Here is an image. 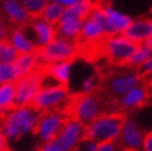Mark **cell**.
<instances>
[{
    "label": "cell",
    "mask_w": 152,
    "mask_h": 151,
    "mask_svg": "<svg viewBox=\"0 0 152 151\" xmlns=\"http://www.w3.org/2000/svg\"><path fill=\"white\" fill-rule=\"evenodd\" d=\"M137 70L139 71V73L141 75L143 80L150 78L152 76V55L150 56Z\"/></svg>",
    "instance_id": "29"
},
{
    "label": "cell",
    "mask_w": 152,
    "mask_h": 151,
    "mask_svg": "<svg viewBox=\"0 0 152 151\" xmlns=\"http://www.w3.org/2000/svg\"><path fill=\"white\" fill-rule=\"evenodd\" d=\"M139 44L123 35H113L105 37L100 42L99 49L102 55L108 58L109 62L114 66H125L129 57L137 50Z\"/></svg>",
    "instance_id": "4"
},
{
    "label": "cell",
    "mask_w": 152,
    "mask_h": 151,
    "mask_svg": "<svg viewBox=\"0 0 152 151\" xmlns=\"http://www.w3.org/2000/svg\"><path fill=\"white\" fill-rule=\"evenodd\" d=\"M143 81L146 82L147 84L149 85V87L152 90V76L150 77V78H148V79H146V80H143Z\"/></svg>",
    "instance_id": "38"
},
{
    "label": "cell",
    "mask_w": 152,
    "mask_h": 151,
    "mask_svg": "<svg viewBox=\"0 0 152 151\" xmlns=\"http://www.w3.org/2000/svg\"><path fill=\"white\" fill-rule=\"evenodd\" d=\"M22 77L20 69L15 63H0V85L7 83H15Z\"/></svg>",
    "instance_id": "23"
},
{
    "label": "cell",
    "mask_w": 152,
    "mask_h": 151,
    "mask_svg": "<svg viewBox=\"0 0 152 151\" xmlns=\"http://www.w3.org/2000/svg\"><path fill=\"white\" fill-rule=\"evenodd\" d=\"M109 98L98 91L94 93H78L71 95L70 100L64 112L68 117L75 118L84 125L90 124L108 111Z\"/></svg>",
    "instance_id": "2"
},
{
    "label": "cell",
    "mask_w": 152,
    "mask_h": 151,
    "mask_svg": "<svg viewBox=\"0 0 152 151\" xmlns=\"http://www.w3.org/2000/svg\"><path fill=\"white\" fill-rule=\"evenodd\" d=\"M122 35L135 43H145V41L152 37V18H142L132 21Z\"/></svg>",
    "instance_id": "14"
},
{
    "label": "cell",
    "mask_w": 152,
    "mask_h": 151,
    "mask_svg": "<svg viewBox=\"0 0 152 151\" xmlns=\"http://www.w3.org/2000/svg\"><path fill=\"white\" fill-rule=\"evenodd\" d=\"M83 20H72L66 22H58L56 25V34L57 37H61L66 40L79 42L81 38L82 28H83Z\"/></svg>",
    "instance_id": "19"
},
{
    "label": "cell",
    "mask_w": 152,
    "mask_h": 151,
    "mask_svg": "<svg viewBox=\"0 0 152 151\" xmlns=\"http://www.w3.org/2000/svg\"><path fill=\"white\" fill-rule=\"evenodd\" d=\"M4 41V40H3ZM3 41H0V63H1V53H2V47H3Z\"/></svg>",
    "instance_id": "39"
},
{
    "label": "cell",
    "mask_w": 152,
    "mask_h": 151,
    "mask_svg": "<svg viewBox=\"0 0 152 151\" xmlns=\"http://www.w3.org/2000/svg\"><path fill=\"white\" fill-rule=\"evenodd\" d=\"M142 81V77L137 69L123 66L122 69L114 71L107 78L105 84L106 95L108 96L109 100L117 102L121 96L139 85Z\"/></svg>",
    "instance_id": "5"
},
{
    "label": "cell",
    "mask_w": 152,
    "mask_h": 151,
    "mask_svg": "<svg viewBox=\"0 0 152 151\" xmlns=\"http://www.w3.org/2000/svg\"><path fill=\"white\" fill-rule=\"evenodd\" d=\"M31 18H39L49 0H20Z\"/></svg>",
    "instance_id": "26"
},
{
    "label": "cell",
    "mask_w": 152,
    "mask_h": 151,
    "mask_svg": "<svg viewBox=\"0 0 152 151\" xmlns=\"http://www.w3.org/2000/svg\"><path fill=\"white\" fill-rule=\"evenodd\" d=\"M150 96H151V90L149 85L142 81L139 85L135 86L127 93L121 96L115 103L118 104L119 109L122 111H131L146 105L147 102H149Z\"/></svg>",
    "instance_id": "12"
},
{
    "label": "cell",
    "mask_w": 152,
    "mask_h": 151,
    "mask_svg": "<svg viewBox=\"0 0 152 151\" xmlns=\"http://www.w3.org/2000/svg\"><path fill=\"white\" fill-rule=\"evenodd\" d=\"M85 125L75 118L68 117L55 139L50 142L54 151H75L84 139Z\"/></svg>",
    "instance_id": "8"
},
{
    "label": "cell",
    "mask_w": 152,
    "mask_h": 151,
    "mask_svg": "<svg viewBox=\"0 0 152 151\" xmlns=\"http://www.w3.org/2000/svg\"><path fill=\"white\" fill-rule=\"evenodd\" d=\"M102 8H104V11L106 12V14L108 16L109 23L111 25L113 35H122L124 30L129 26V24L132 23V18L117 11L111 6H105Z\"/></svg>",
    "instance_id": "20"
},
{
    "label": "cell",
    "mask_w": 152,
    "mask_h": 151,
    "mask_svg": "<svg viewBox=\"0 0 152 151\" xmlns=\"http://www.w3.org/2000/svg\"><path fill=\"white\" fill-rule=\"evenodd\" d=\"M145 44H146V45H147L148 48H149V49H151V50H152V37H151V38H149L148 40L145 41Z\"/></svg>",
    "instance_id": "37"
},
{
    "label": "cell",
    "mask_w": 152,
    "mask_h": 151,
    "mask_svg": "<svg viewBox=\"0 0 152 151\" xmlns=\"http://www.w3.org/2000/svg\"><path fill=\"white\" fill-rule=\"evenodd\" d=\"M140 151H152V131L145 133Z\"/></svg>",
    "instance_id": "31"
},
{
    "label": "cell",
    "mask_w": 152,
    "mask_h": 151,
    "mask_svg": "<svg viewBox=\"0 0 152 151\" xmlns=\"http://www.w3.org/2000/svg\"><path fill=\"white\" fill-rule=\"evenodd\" d=\"M143 137H145V132L141 130L138 123L125 116L122 124L120 138L118 140L120 142L121 148L140 151Z\"/></svg>",
    "instance_id": "11"
},
{
    "label": "cell",
    "mask_w": 152,
    "mask_h": 151,
    "mask_svg": "<svg viewBox=\"0 0 152 151\" xmlns=\"http://www.w3.org/2000/svg\"><path fill=\"white\" fill-rule=\"evenodd\" d=\"M20 53L16 51L13 45L10 43L8 40L3 41L2 47V53H1V61L6 62V63H14L18 58Z\"/></svg>",
    "instance_id": "27"
},
{
    "label": "cell",
    "mask_w": 152,
    "mask_h": 151,
    "mask_svg": "<svg viewBox=\"0 0 152 151\" xmlns=\"http://www.w3.org/2000/svg\"><path fill=\"white\" fill-rule=\"evenodd\" d=\"M121 146L118 141H104L98 144L97 151H119Z\"/></svg>",
    "instance_id": "30"
},
{
    "label": "cell",
    "mask_w": 152,
    "mask_h": 151,
    "mask_svg": "<svg viewBox=\"0 0 152 151\" xmlns=\"http://www.w3.org/2000/svg\"><path fill=\"white\" fill-rule=\"evenodd\" d=\"M15 83L0 85V114L15 106Z\"/></svg>",
    "instance_id": "22"
},
{
    "label": "cell",
    "mask_w": 152,
    "mask_h": 151,
    "mask_svg": "<svg viewBox=\"0 0 152 151\" xmlns=\"http://www.w3.org/2000/svg\"><path fill=\"white\" fill-rule=\"evenodd\" d=\"M3 151H13L12 149H10V148H7L6 150H3Z\"/></svg>",
    "instance_id": "40"
},
{
    "label": "cell",
    "mask_w": 152,
    "mask_h": 151,
    "mask_svg": "<svg viewBox=\"0 0 152 151\" xmlns=\"http://www.w3.org/2000/svg\"><path fill=\"white\" fill-rule=\"evenodd\" d=\"M51 1H54V2H57L59 4L64 7V8H67V7H71L73 4L79 2V0H51Z\"/></svg>",
    "instance_id": "34"
},
{
    "label": "cell",
    "mask_w": 152,
    "mask_h": 151,
    "mask_svg": "<svg viewBox=\"0 0 152 151\" xmlns=\"http://www.w3.org/2000/svg\"><path fill=\"white\" fill-rule=\"evenodd\" d=\"M152 55V50L149 49L146 44H139L137 50L133 53V55L126 63L125 67L132 68V69H138Z\"/></svg>",
    "instance_id": "24"
},
{
    "label": "cell",
    "mask_w": 152,
    "mask_h": 151,
    "mask_svg": "<svg viewBox=\"0 0 152 151\" xmlns=\"http://www.w3.org/2000/svg\"><path fill=\"white\" fill-rule=\"evenodd\" d=\"M8 41L16 49L18 53H32L38 50L35 36L29 25L15 27L10 32Z\"/></svg>",
    "instance_id": "13"
},
{
    "label": "cell",
    "mask_w": 152,
    "mask_h": 151,
    "mask_svg": "<svg viewBox=\"0 0 152 151\" xmlns=\"http://www.w3.org/2000/svg\"><path fill=\"white\" fill-rule=\"evenodd\" d=\"M79 52V43L66 40L61 37H56L50 43L37 50L42 65L64 61H73Z\"/></svg>",
    "instance_id": "7"
},
{
    "label": "cell",
    "mask_w": 152,
    "mask_h": 151,
    "mask_svg": "<svg viewBox=\"0 0 152 151\" xmlns=\"http://www.w3.org/2000/svg\"><path fill=\"white\" fill-rule=\"evenodd\" d=\"M95 6L92 0H79V2L71 7L65 8L59 22L72 20H83L88 18Z\"/></svg>",
    "instance_id": "18"
},
{
    "label": "cell",
    "mask_w": 152,
    "mask_h": 151,
    "mask_svg": "<svg viewBox=\"0 0 152 151\" xmlns=\"http://www.w3.org/2000/svg\"><path fill=\"white\" fill-rule=\"evenodd\" d=\"M8 148V139L7 137L3 135V133L0 131V151L6 150Z\"/></svg>",
    "instance_id": "35"
},
{
    "label": "cell",
    "mask_w": 152,
    "mask_h": 151,
    "mask_svg": "<svg viewBox=\"0 0 152 151\" xmlns=\"http://www.w3.org/2000/svg\"><path fill=\"white\" fill-rule=\"evenodd\" d=\"M43 70L42 67L37 70L22 76L15 82V105L16 106H28L32 105L36 95L41 87Z\"/></svg>",
    "instance_id": "10"
},
{
    "label": "cell",
    "mask_w": 152,
    "mask_h": 151,
    "mask_svg": "<svg viewBox=\"0 0 152 151\" xmlns=\"http://www.w3.org/2000/svg\"><path fill=\"white\" fill-rule=\"evenodd\" d=\"M37 151H54V150H53L51 144L49 142V144H42V146L39 147V149Z\"/></svg>",
    "instance_id": "36"
},
{
    "label": "cell",
    "mask_w": 152,
    "mask_h": 151,
    "mask_svg": "<svg viewBox=\"0 0 152 151\" xmlns=\"http://www.w3.org/2000/svg\"><path fill=\"white\" fill-rule=\"evenodd\" d=\"M9 28H8V25L3 20L0 18V41L3 40H8V37H9Z\"/></svg>",
    "instance_id": "32"
},
{
    "label": "cell",
    "mask_w": 152,
    "mask_h": 151,
    "mask_svg": "<svg viewBox=\"0 0 152 151\" xmlns=\"http://www.w3.org/2000/svg\"><path fill=\"white\" fill-rule=\"evenodd\" d=\"M28 25H29L32 32H34L38 49L47 45L48 43H50L51 41L54 40L57 37L55 25L44 21L40 16L39 18H34Z\"/></svg>",
    "instance_id": "15"
},
{
    "label": "cell",
    "mask_w": 152,
    "mask_h": 151,
    "mask_svg": "<svg viewBox=\"0 0 152 151\" xmlns=\"http://www.w3.org/2000/svg\"><path fill=\"white\" fill-rule=\"evenodd\" d=\"M98 86H99V82H98L97 77L91 75L86 77L85 79H83V81L81 83V92L80 93H94V92L98 91Z\"/></svg>",
    "instance_id": "28"
},
{
    "label": "cell",
    "mask_w": 152,
    "mask_h": 151,
    "mask_svg": "<svg viewBox=\"0 0 152 151\" xmlns=\"http://www.w3.org/2000/svg\"><path fill=\"white\" fill-rule=\"evenodd\" d=\"M125 114L120 111L106 112L90 124L85 125L84 139L99 142L118 141L120 138Z\"/></svg>",
    "instance_id": "3"
},
{
    "label": "cell",
    "mask_w": 152,
    "mask_h": 151,
    "mask_svg": "<svg viewBox=\"0 0 152 151\" xmlns=\"http://www.w3.org/2000/svg\"><path fill=\"white\" fill-rule=\"evenodd\" d=\"M41 112L32 105L12 107L0 114V131L8 140H18L26 135L35 134Z\"/></svg>",
    "instance_id": "1"
},
{
    "label": "cell",
    "mask_w": 152,
    "mask_h": 151,
    "mask_svg": "<svg viewBox=\"0 0 152 151\" xmlns=\"http://www.w3.org/2000/svg\"><path fill=\"white\" fill-rule=\"evenodd\" d=\"M2 9L8 20L16 27L28 25L32 20L20 0H4Z\"/></svg>",
    "instance_id": "16"
},
{
    "label": "cell",
    "mask_w": 152,
    "mask_h": 151,
    "mask_svg": "<svg viewBox=\"0 0 152 151\" xmlns=\"http://www.w3.org/2000/svg\"><path fill=\"white\" fill-rule=\"evenodd\" d=\"M71 94L67 85H53L41 86L36 95L32 106L41 113L52 110H63L67 107Z\"/></svg>",
    "instance_id": "6"
},
{
    "label": "cell",
    "mask_w": 152,
    "mask_h": 151,
    "mask_svg": "<svg viewBox=\"0 0 152 151\" xmlns=\"http://www.w3.org/2000/svg\"><path fill=\"white\" fill-rule=\"evenodd\" d=\"M80 146L83 147L84 151H97L98 142L94 141V140H83Z\"/></svg>",
    "instance_id": "33"
},
{
    "label": "cell",
    "mask_w": 152,
    "mask_h": 151,
    "mask_svg": "<svg viewBox=\"0 0 152 151\" xmlns=\"http://www.w3.org/2000/svg\"><path fill=\"white\" fill-rule=\"evenodd\" d=\"M22 76L28 75L42 66L37 51L32 53H20L14 62Z\"/></svg>",
    "instance_id": "21"
},
{
    "label": "cell",
    "mask_w": 152,
    "mask_h": 151,
    "mask_svg": "<svg viewBox=\"0 0 152 151\" xmlns=\"http://www.w3.org/2000/svg\"><path fill=\"white\" fill-rule=\"evenodd\" d=\"M68 116L63 110H52L41 113L35 135L42 144H49L55 139L64 126Z\"/></svg>",
    "instance_id": "9"
},
{
    "label": "cell",
    "mask_w": 152,
    "mask_h": 151,
    "mask_svg": "<svg viewBox=\"0 0 152 151\" xmlns=\"http://www.w3.org/2000/svg\"><path fill=\"white\" fill-rule=\"evenodd\" d=\"M42 69L53 77L61 85H67L72 73V61H64L42 65Z\"/></svg>",
    "instance_id": "17"
},
{
    "label": "cell",
    "mask_w": 152,
    "mask_h": 151,
    "mask_svg": "<svg viewBox=\"0 0 152 151\" xmlns=\"http://www.w3.org/2000/svg\"><path fill=\"white\" fill-rule=\"evenodd\" d=\"M64 9L65 8L61 4L54 2V1H51V2H48V4L43 9L42 13H41L40 18L56 26L59 21H61Z\"/></svg>",
    "instance_id": "25"
}]
</instances>
